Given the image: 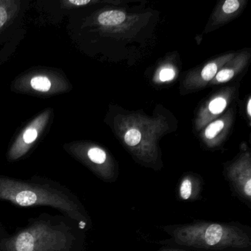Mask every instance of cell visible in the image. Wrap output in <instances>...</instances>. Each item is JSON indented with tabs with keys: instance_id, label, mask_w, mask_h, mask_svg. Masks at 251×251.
Masks as SVG:
<instances>
[{
	"instance_id": "1",
	"label": "cell",
	"mask_w": 251,
	"mask_h": 251,
	"mask_svg": "<svg viewBox=\"0 0 251 251\" xmlns=\"http://www.w3.org/2000/svg\"><path fill=\"white\" fill-rule=\"evenodd\" d=\"M175 242L205 251H245L251 235L236 226L198 223L179 226L171 233Z\"/></svg>"
},
{
	"instance_id": "2",
	"label": "cell",
	"mask_w": 251,
	"mask_h": 251,
	"mask_svg": "<svg viewBox=\"0 0 251 251\" xmlns=\"http://www.w3.org/2000/svg\"><path fill=\"white\" fill-rule=\"evenodd\" d=\"M0 200L20 206L49 205L62 210L70 217L83 223L84 217L76 202L64 192L50 186L0 177Z\"/></svg>"
},
{
	"instance_id": "3",
	"label": "cell",
	"mask_w": 251,
	"mask_h": 251,
	"mask_svg": "<svg viewBox=\"0 0 251 251\" xmlns=\"http://www.w3.org/2000/svg\"><path fill=\"white\" fill-rule=\"evenodd\" d=\"M72 239L68 232L48 223H37L7 239L4 251H68Z\"/></svg>"
},
{
	"instance_id": "4",
	"label": "cell",
	"mask_w": 251,
	"mask_h": 251,
	"mask_svg": "<svg viewBox=\"0 0 251 251\" xmlns=\"http://www.w3.org/2000/svg\"><path fill=\"white\" fill-rule=\"evenodd\" d=\"M125 20L126 14L119 11H105L98 17L99 23L105 26L117 25L123 23Z\"/></svg>"
},
{
	"instance_id": "5",
	"label": "cell",
	"mask_w": 251,
	"mask_h": 251,
	"mask_svg": "<svg viewBox=\"0 0 251 251\" xmlns=\"http://www.w3.org/2000/svg\"><path fill=\"white\" fill-rule=\"evenodd\" d=\"M30 84L35 90L42 92H48L51 87L50 81L45 76H37L33 77L30 81Z\"/></svg>"
},
{
	"instance_id": "6",
	"label": "cell",
	"mask_w": 251,
	"mask_h": 251,
	"mask_svg": "<svg viewBox=\"0 0 251 251\" xmlns=\"http://www.w3.org/2000/svg\"><path fill=\"white\" fill-rule=\"evenodd\" d=\"M88 157L94 164L101 165L106 161V153L100 148H92L88 151Z\"/></svg>"
},
{
	"instance_id": "7",
	"label": "cell",
	"mask_w": 251,
	"mask_h": 251,
	"mask_svg": "<svg viewBox=\"0 0 251 251\" xmlns=\"http://www.w3.org/2000/svg\"><path fill=\"white\" fill-rule=\"evenodd\" d=\"M193 183L192 180L189 178H185L181 182L180 185V189H179V194L180 197L183 200H189L192 198L193 194Z\"/></svg>"
},
{
	"instance_id": "8",
	"label": "cell",
	"mask_w": 251,
	"mask_h": 251,
	"mask_svg": "<svg viewBox=\"0 0 251 251\" xmlns=\"http://www.w3.org/2000/svg\"><path fill=\"white\" fill-rule=\"evenodd\" d=\"M142 134L136 129H130L125 136V142L129 146H136L140 142Z\"/></svg>"
},
{
	"instance_id": "9",
	"label": "cell",
	"mask_w": 251,
	"mask_h": 251,
	"mask_svg": "<svg viewBox=\"0 0 251 251\" xmlns=\"http://www.w3.org/2000/svg\"><path fill=\"white\" fill-rule=\"evenodd\" d=\"M224 127V123L221 120H217L214 123H211L205 130V136L208 139H211L215 137L216 135L221 131Z\"/></svg>"
},
{
	"instance_id": "10",
	"label": "cell",
	"mask_w": 251,
	"mask_h": 251,
	"mask_svg": "<svg viewBox=\"0 0 251 251\" xmlns=\"http://www.w3.org/2000/svg\"><path fill=\"white\" fill-rule=\"evenodd\" d=\"M226 107V100L222 98H217L213 100L209 104L210 111L214 114H218L223 112Z\"/></svg>"
},
{
	"instance_id": "11",
	"label": "cell",
	"mask_w": 251,
	"mask_h": 251,
	"mask_svg": "<svg viewBox=\"0 0 251 251\" xmlns=\"http://www.w3.org/2000/svg\"><path fill=\"white\" fill-rule=\"evenodd\" d=\"M217 72V66L215 64H209L205 66L202 70L201 75L203 80L208 81L215 76Z\"/></svg>"
},
{
	"instance_id": "12",
	"label": "cell",
	"mask_w": 251,
	"mask_h": 251,
	"mask_svg": "<svg viewBox=\"0 0 251 251\" xmlns=\"http://www.w3.org/2000/svg\"><path fill=\"white\" fill-rule=\"evenodd\" d=\"M239 8V2L237 0H227L223 6V11L226 14H232Z\"/></svg>"
},
{
	"instance_id": "13",
	"label": "cell",
	"mask_w": 251,
	"mask_h": 251,
	"mask_svg": "<svg viewBox=\"0 0 251 251\" xmlns=\"http://www.w3.org/2000/svg\"><path fill=\"white\" fill-rule=\"evenodd\" d=\"M233 75H234V73H233V70H224L220 71L218 74L217 75V80L218 82H226L227 81V80L231 79L232 77H233Z\"/></svg>"
},
{
	"instance_id": "14",
	"label": "cell",
	"mask_w": 251,
	"mask_h": 251,
	"mask_svg": "<svg viewBox=\"0 0 251 251\" xmlns=\"http://www.w3.org/2000/svg\"><path fill=\"white\" fill-rule=\"evenodd\" d=\"M37 136V130H36V129L29 128L25 132L23 138H24V141L26 143L30 144L36 140Z\"/></svg>"
},
{
	"instance_id": "15",
	"label": "cell",
	"mask_w": 251,
	"mask_h": 251,
	"mask_svg": "<svg viewBox=\"0 0 251 251\" xmlns=\"http://www.w3.org/2000/svg\"><path fill=\"white\" fill-rule=\"evenodd\" d=\"M175 77L174 70L172 69H164L160 73V80L161 81H170L173 80Z\"/></svg>"
},
{
	"instance_id": "16",
	"label": "cell",
	"mask_w": 251,
	"mask_h": 251,
	"mask_svg": "<svg viewBox=\"0 0 251 251\" xmlns=\"http://www.w3.org/2000/svg\"><path fill=\"white\" fill-rule=\"evenodd\" d=\"M8 18L6 11L2 7H0V27H2Z\"/></svg>"
},
{
	"instance_id": "17",
	"label": "cell",
	"mask_w": 251,
	"mask_h": 251,
	"mask_svg": "<svg viewBox=\"0 0 251 251\" xmlns=\"http://www.w3.org/2000/svg\"><path fill=\"white\" fill-rule=\"evenodd\" d=\"M70 3L74 4V5H86V4H89L90 2L89 0H87V1H84V0H77V1H70Z\"/></svg>"
},
{
	"instance_id": "18",
	"label": "cell",
	"mask_w": 251,
	"mask_h": 251,
	"mask_svg": "<svg viewBox=\"0 0 251 251\" xmlns=\"http://www.w3.org/2000/svg\"><path fill=\"white\" fill-rule=\"evenodd\" d=\"M248 113L250 116L251 115V100H250L248 104Z\"/></svg>"
},
{
	"instance_id": "19",
	"label": "cell",
	"mask_w": 251,
	"mask_h": 251,
	"mask_svg": "<svg viewBox=\"0 0 251 251\" xmlns=\"http://www.w3.org/2000/svg\"><path fill=\"white\" fill-rule=\"evenodd\" d=\"M182 251V250H164V251Z\"/></svg>"
}]
</instances>
